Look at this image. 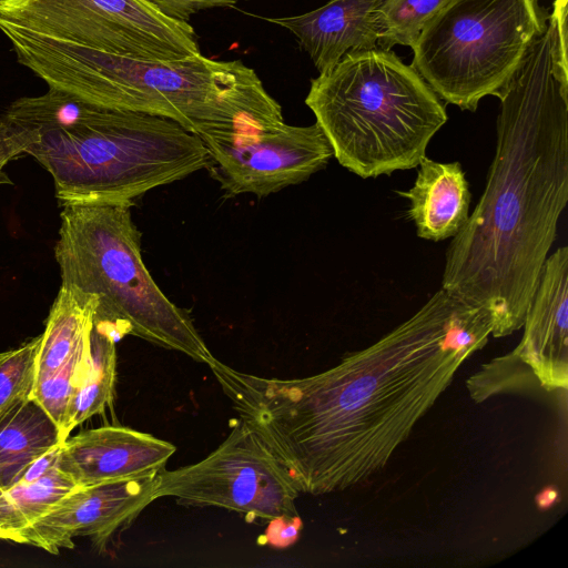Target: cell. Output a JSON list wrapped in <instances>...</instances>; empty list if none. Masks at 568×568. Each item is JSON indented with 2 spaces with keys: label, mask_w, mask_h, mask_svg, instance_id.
<instances>
[{
  "label": "cell",
  "mask_w": 568,
  "mask_h": 568,
  "mask_svg": "<svg viewBox=\"0 0 568 568\" xmlns=\"http://www.w3.org/2000/svg\"><path fill=\"white\" fill-rule=\"evenodd\" d=\"M158 475L75 487L22 529L13 542L59 554L73 548L74 538L87 537L103 551L115 534L129 528L155 500Z\"/></svg>",
  "instance_id": "cell-11"
},
{
  "label": "cell",
  "mask_w": 568,
  "mask_h": 568,
  "mask_svg": "<svg viewBox=\"0 0 568 568\" xmlns=\"http://www.w3.org/2000/svg\"><path fill=\"white\" fill-rule=\"evenodd\" d=\"M19 63L49 88L93 105L172 120L203 142L282 122L281 105L243 62L201 53L146 61L105 53L0 19Z\"/></svg>",
  "instance_id": "cell-3"
},
{
  "label": "cell",
  "mask_w": 568,
  "mask_h": 568,
  "mask_svg": "<svg viewBox=\"0 0 568 568\" xmlns=\"http://www.w3.org/2000/svg\"><path fill=\"white\" fill-rule=\"evenodd\" d=\"M298 489L260 437L236 419L227 437L202 460L158 475L155 500L172 497L267 520H298Z\"/></svg>",
  "instance_id": "cell-9"
},
{
  "label": "cell",
  "mask_w": 568,
  "mask_h": 568,
  "mask_svg": "<svg viewBox=\"0 0 568 568\" xmlns=\"http://www.w3.org/2000/svg\"><path fill=\"white\" fill-rule=\"evenodd\" d=\"M41 334L18 347L0 352V423L30 398Z\"/></svg>",
  "instance_id": "cell-22"
},
{
  "label": "cell",
  "mask_w": 568,
  "mask_h": 568,
  "mask_svg": "<svg viewBox=\"0 0 568 568\" xmlns=\"http://www.w3.org/2000/svg\"><path fill=\"white\" fill-rule=\"evenodd\" d=\"M212 178L229 196L258 197L300 184L324 169L333 149L321 126L285 122L203 142Z\"/></svg>",
  "instance_id": "cell-10"
},
{
  "label": "cell",
  "mask_w": 568,
  "mask_h": 568,
  "mask_svg": "<svg viewBox=\"0 0 568 568\" xmlns=\"http://www.w3.org/2000/svg\"><path fill=\"white\" fill-rule=\"evenodd\" d=\"M77 486L55 465L36 478L23 477L0 494V539L12 541L17 535L42 516Z\"/></svg>",
  "instance_id": "cell-19"
},
{
  "label": "cell",
  "mask_w": 568,
  "mask_h": 568,
  "mask_svg": "<svg viewBox=\"0 0 568 568\" xmlns=\"http://www.w3.org/2000/svg\"><path fill=\"white\" fill-rule=\"evenodd\" d=\"M97 305L94 295L60 286L41 334L34 382L60 368L90 336Z\"/></svg>",
  "instance_id": "cell-17"
},
{
  "label": "cell",
  "mask_w": 568,
  "mask_h": 568,
  "mask_svg": "<svg viewBox=\"0 0 568 568\" xmlns=\"http://www.w3.org/2000/svg\"><path fill=\"white\" fill-rule=\"evenodd\" d=\"M382 0H329L310 12L265 18L287 29L321 73L332 70L347 53L377 47L374 12Z\"/></svg>",
  "instance_id": "cell-14"
},
{
  "label": "cell",
  "mask_w": 568,
  "mask_h": 568,
  "mask_svg": "<svg viewBox=\"0 0 568 568\" xmlns=\"http://www.w3.org/2000/svg\"><path fill=\"white\" fill-rule=\"evenodd\" d=\"M567 44L551 12L498 98L484 192L446 252L442 288L488 311L494 337L523 327L568 202Z\"/></svg>",
  "instance_id": "cell-2"
},
{
  "label": "cell",
  "mask_w": 568,
  "mask_h": 568,
  "mask_svg": "<svg viewBox=\"0 0 568 568\" xmlns=\"http://www.w3.org/2000/svg\"><path fill=\"white\" fill-rule=\"evenodd\" d=\"M116 338L102 325L93 323L89 364L69 408L65 435L112 405L116 376Z\"/></svg>",
  "instance_id": "cell-18"
},
{
  "label": "cell",
  "mask_w": 568,
  "mask_h": 568,
  "mask_svg": "<svg viewBox=\"0 0 568 568\" xmlns=\"http://www.w3.org/2000/svg\"><path fill=\"white\" fill-rule=\"evenodd\" d=\"M176 448L125 426H101L65 438L57 467L77 487L142 477L165 469Z\"/></svg>",
  "instance_id": "cell-12"
},
{
  "label": "cell",
  "mask_w": 568,
  "mask_h": 568,
  "mask_svg": "<svg viewBox=\"0 0 568 568\" xmlns=\"http://www.w3.org/2000/svg\"><path fill=\"white\" fill-rule=\"evenodd\" d=\"M414 185L396 191L409 202L408 216L424 240L454 237L469 215L470 192L459 162H437L424 156Z\"/></svg>",
  "instance_id": "cell-15"
},
{
  "label": "cell",
  "mask_w": 568,
  "mask_h": 568,
  "mask_svg": "<svg viewBox=\"0 0 568 568\" xmlns=\"http://www.w3.org/2000/svg\"><path fill=\"white\" fill-rule=\"evenodd\" d=\"M62 207L54 246L61 286L94 295V321L116 339L130 334L207 365L214 356L190 315L165 296L143 263L131 206Z\"/></svg>",
  "instance_id": "cell-6"
},
{
  "label": "cell",
  "mask_w": 568,
  "mask_h": 568,
  "mask_svg": "<svg viewBox=\"0 0 568 568\" xmlns=\"http://www.w3.org/2000/svg\"><path fill=\"white\" fill-rule=\"evenodd\" d=\"M161 14L176 21L187 22L190 17L199 11L232 7L239 0H144Z\"/></svg>",
  "instance_id": "cell-24"
},
{
  "label": "cell",
  "mask_w": 568,
  "mask_h": 568,
  "mask_svg": "<svg viewBox=\"0 0 568 568\" xmlns=\"http://www.w3.org/2000/svg\"><path fill=\"white\" fill-rule=\"evenodd\" d=\"M26 154L52 176L61 206L132 205L148 191L206 169L203 141L179 123L92 105L78 121L32 135Z\"/></svg>",
  "instance_id": "cell-5"
},
{
  "label": "cell",
  "mask_w": 568,
  "mask_h": 568,
  "mask_svg": "<svg viewBox=\"0 0 568 568\" xmlns=\"http://www.w3.org/2000/svg\"><path fill=\"white\" fill-rule=\"evenodd\" d=\"M514 351L547 390L567 388L568 359V246L545 261Z\"/></svg>",
  "instance_id": "cell-13"
},
{
  "label": "cell",
  "mask_w": 568,
  "mask_h": 568,
  "mask_svg": "<svg viewBox=\"0 0 568 568\" xmlns=\"http://www.w3.org/2000/svg\"><path fill=\"white\" fill-rule=\"evenodd\" d=\"M493 327L488 311L440 288L376 343L308 377H261L215 357L207 365L298 491L323 495L383 469Z\"/></svg>",
  "instance_id": "cell-1"
},
{
  "label": "cell",
  "mask_w": 568,
  "mask_h": 568,
  "mask_svg": "<svg viewBox=\"0 0 568 568\" xmlns=\"http://www.w3.org/2000/svg\"><path fill=\"white\" fill-rule=\"evenodd\" d=\"M32 142L33 139L28 132L0 118V185L12 184L3 168L26 154Z\"/></svg>",
  "instance_id": "cell-23"
},
{
  "label": "cell",
  "mask_w": 568,
  "mask_h": 568,
  "mask_svg": "<svg viewBox=\"0 0 568 568\" xmlns=\"http://www.w3.org/2000/svg\"><path fill=\"white\" fill-rule=\"evenodd\" d=\"M63 440L58 426L33 399L16 407L0 423V494Z\"/></svg>",
  "instance_id": "cell-16"
},
{
  "label": "cell",
  "mask_w": 568,
  "mask_h": 568,
  "mask_svg": "<svg viewBox=\"0 0 568 568\" xmlns=\"http://www.w3.org/2000/svg\"><path fill=\"white\" fill-rule=\"evenodd\" d=\"M449 0H382L374 12L377 47H413L424 26Z\"/></svg>",
  "instance_id": "cell-21"
},
{
  "label": "cell",
  "mask_w": 568,
  "mask_h": 568,
  "mask_svg": "<svg viewBox=\"0 0 568 568\" xmlns=\"http://www.w3.org/2000/svg\"><path fill=\"white\" fill-rule=\"evenodd\" d=\"M548 14L538 0H449L420 31L410 65L439 99L474 112L501 95Z\"/></svg>",
  "instance_id": "cell-7"
},
{
  "label": "cell",
  "mask_w": 568,
  "mask_h": 568,
  "mask_svg": "<svg viewBox=\"0 0 568 568\" xmlns=\"http://www.w3.org/2000/svg\"><path fill=\"white\" fill-rule=\"evenodd\" d=\"M333 156L362 179L417 168L446 123V108L394 51L347 53L311 81L305 99Z\"/></svg>",
  "instance_id": "cell-4"
},
{
  "label": "cell",
  "mask_w": 568,
  "mask_h": 568,
  "mask_svg": "<svg viewBox=\"0 0 568 568\" xmlns=\"http://www.w3.org/2000/svg\"><path fill=\"white\" fill-rule=\"evenodd\" d=\"M89 356L90 336L60 368L36 381L30 395L58 426L64 439L68 438L65 424L69 408L88 368Z\"/></svg>",
  "instance_id": "cell-20"
},
{
  "label": "cell",
  "mask_w": 568,
  "mask_h": 568,
  "mask_svg": "<svg viewBox=\"0 0 568 568\" xmlns=\"http://www.w3.org/2000/svg\"><path fill=\"white\" fill-rule=\"evenodd\" d=\"M0 19L105 53L176 61L201 53L189 22L144 0H0Z\"/></svg>",
  "instance_id": "cell-8"
}]
</instances>
